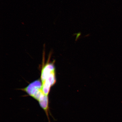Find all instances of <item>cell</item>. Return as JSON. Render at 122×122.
I'll return each mask as SVG.
<instances>
[{
  "instance_id": "cell-1",
  "label": "cell",
  "mask_w": 122,
  "mask_h": 122,
  "mask_svg": "<svg viewBox=\"0 0 122 122\" xmlns=\"http://www.w3.org/2000/svg\"><path fill=\"white\" fill-rule=\"evenodd\" d=\"M22 90L37 101L41 108L45 111L49 122H50V115L52 116L50 112L48 97L44 94L42 91L41 81L40 80L35 81Z\"/></svg>"
},
{
  "instance_id": "cell-2",
  "label": "cell",
  "mask_w": 122,
  "mask_h": 122,
  "mask_svg": "<svg viewBox=\"0 0 122 122\" xmlns=\"http://www.w3.org/2000/svg\"><path fill=\"white\" fill-rule=\"evenodd\" d=\"M55 68L53 64L47 63L42 68L41 76L42 90L44 94L48 96L50 88L56 83Z\"/></svg>"
}]
</instances>
